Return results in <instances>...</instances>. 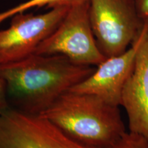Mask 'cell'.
<instances>
[{
  "instance_id": "277c9868",
  "label": "cell",
  "mask_w": 148,
  "mask_h": 148,
  "mask_svg": "<svg viewBox=\"0 0 148 148\" xmlns=\"http://www.w3.org/2000/svg\"><path fill=\"white\" fill-rule=\"evenodd\" d=\"M90 25L106 58L124 53L139 34L145 19L134 0H88Z\"/></svg>"
},
{
  "instance_id": "30bf717a",
  "label": "cell",
  "mask_w": 148,
  "mask_h": 148,
  "mask_svg": "<svg viewBox=\"0 0 148 148\" xmlns=\"http://www.w3.org/2000/svg\"><path fill=\"white\" fill-rule=\"evenodd\" d=\"M140 17L143 19L148 18V0H134Z\"/></svg>"
},
{
  "instance_id": "5b68a950",
  "label": "cell",
  "mask_w": 148,
  "mask_h": 148,
  "mask_svg": "<svg viewBox=\"0 0 148 148\" xmlns=\"http://www.w3.org/2000/svg\"><path fill=\"white\" fill-rule=\"evenodd\" d=\"M88 5V0H79L70 6L58 26L38 46L34 53L64 55L83 65L98 66L106 60L92 33Z\"/></svg>"
},
{
  "instance_id": "7a4b0ae2",
  "label": "cell",
  "mask_w": 148,
  "mask_h": 148,
  "mask_svg": "<svg viewBox=\"0 0 148 148\" xmlns=\"http://www.w3.org/2000/svg\"><path fill=\"white\" fill-rule=\"evenodd\" d=\"M39 116L84 145L105 147L126 132L119 106L97 96L67 91Z\"/></svg>"
},
{
  "instance_id": "9c48e42d",
  "label": "cell",
  "mask_w": 148,
  "mask_h": 148,
  "mask_svg": "<svg viewBox=\"0 0 148 148\" xmlns=\"http://www.w3.org/2000/svg\"><path fill=\"white\" fill-rule=\"evenodd\" d=\"M78 1L79 0H29L8 10L0 12V25L7 18L12 17L15 14L24 12L29 9L42 8L44 6L51 9L61 6H71L73 3Z\"/></svg>"
},
{
  "instance_id": "6da1fadb",
  "label": "cell",
  "mask_w": 148,
  "mask_h": 148,
  "mask_svg": "<svg viewBox=\"0 0 148 148\" xmlns=\"http://www.w3.org/2000/svg\"><path fill=\"white\" fill-rule=\"evenodd\" d=\"M95 69L75 63L64 55L34 53L17 62L0 64V78L9 106L39 115Z\"/></svg>"
},
{
  "instance_id": "8992f818",
  "label": "cell",
  "mask_w": 148,
  "mask_h": 148,
  "mask_svg": "<svg viewBox=\"0 0 148 148\" xmlns=\"http://www.w3.org/2000/svg\"><path fill=\"white\" fill-rule=\"evenodd\" d=\"M70 6L52 8L44 14L19 13L10 26L0 30V64L17 62L34 54L36 48L58 26Z\"/></svg>"
},
{
  "instance_id": "52a82bcc",
  "label": "cell",
  "mask_w": 148,
  "mask_h": 148,
  "mask_svg": "<svg viewBox=\"0 0 148 148\" xmlns=\"http://www.w3.org/2000/svg\"><path fill=\"white\" fill-rule=\"evenodd\" d=\"M134 66L122 92L121 106L128 118L130 132L148 140V18L133 41Z\"/></svg>"
},
{
  "instance_id": "3957f363",
  "label": "cell",
  "mask_w": 148,
  "mask_h": 148,
  "mask_svg": "<svg viewBox=\"0 0 148 148\" xmlns=\"http://www.w3.org/2000/svg\"><path fill=\"white\" fill-rule=\"evenodd\" d=\"M0 148H148V140L129 131L108 147L86 145L39 115L6 106L0 111Z\"/></svg>"
},
{
  "instance_id": "8fae6325",
  "label": "cell",
  "mask_w": 148,
  "mask_h": 148,
  "mask_svg": "<svg viewBox=\"0 0 148 148\" xmlns=\"http://www.w3.org/2000/svg\"><path fill=\"white\" fill-rule=\"evenodd\" d=\"M7 105H8V103H7L6 97H5L4 84L0 78V111L4 108Z\"/></svg>"
},
{
  "instance_id": "ba28073f",
  "label": "cell",
  "mask_w": 148,
  "mask_h": 148,
  "mask_svg": "<svg viewBox=\"0 0 148 148\" xmlns=\"http://www.w3.org/2000/svg\"><path fill=\"white\" fill-rule=\"evenodd\" d=\"M135 54L136 45L132 43L124 53L103 61L93 73L69 91L91 94L112 106H121L122 92L134 68Z\"/></svg>"
}]
</instances>
